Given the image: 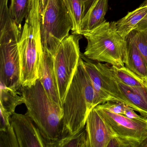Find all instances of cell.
Returning <instances> with one entry per match:
<instances>
[{
    "label": "cell",
    "mask_w": 147,
    "mask_h": 147,
    "mask_svg": "<svg viewBox=\"0 0 147 147\" xmlns=\"http://www.w3.org/2000/svg\"><path fill=\"white\" fill-rule=\"evenodd\" d=\"M100 104L80 57L63 104L62 138L75 135L82 130L91 111Z\"/></svg>",
    "instance_id": "6da1fadb"
},
{
    "label": "cell",
    "mask_w": 147,
    "mask_h": 147,
    "mask_svg": "<svg viewBox=\"0 0 147 147\" xmlns=\"http://www.w3.org/2000/svg\"><path fill=\"white\" fill-rule=\"evenodd\" d=\"M28 115L39 129L46 142V147L62 137V107L53 101L39 79L31 86H21L20 90Z\"/></svg>",
    "instance_id": "7a4b0ae2"
},
{
    "label": "cell",
    "mask_w": 147,
    "mask_h": 147,
    "mask_svg": "<svg viewBox=\"0 0 147 147\" xmlns=\"http://www.w3.org/2000/svg\"><path fill=\"white\" fill-rule=\"evenodd\" d=\"M8 1L0 2L1 85L20 91V63L18 43L22 29L11 16Z\"/></svg>",
    "instance_id": "3957f363"
},
{
    "label": "cell",
    "mask_w": 147,
    "mask_h": 147,
    "mask_svg": "<svg viewBox=\"0 0 147 147\" xmlns=\"http://www.w3.org/2000/svg\"><path fill=\"white\" fill-rule=\"evenodd\" d=\"M39 0H32L18 43L22 86H31L39 79L43 54Z\"/></svg>",
    "instance_id": "277c9868"
},
{
    "label": "cell",
    "mask_w": 147,
    "mask_h": 147,
    "mask_svg": "<svg viewBox=\"0 0 147 147\" xmlns=\"http://www.w3.org/2000/svg\"><path fill=\"white\" fill-rule=\"evenodd\" d=\"M87 41L83 55L92 61L118 67L125 66L126 38L118 32L115 22L106 20L82 34Z\"/></svg>",
    "instance_id": "5b68a950"
},
{
    "label": "cell",
    "mask_w": 147,
    "mask_h": 147,
    "mask_svg": "<svg viewBox=\"0 0 147 147\" xmlns=\"http://www.w3.org/2000/svg\"><path fill=\"white\" fill-rule=\"evenodd\" d=\"M41 42L43 51L54 56L61 42L69 36L72 20L63 0H49L41 18Z\"/></svg>",
    "instance_id": "8992f818"
},
{
    "label": "cell",
    "mask_w": 147,
    "mask_h": 147,
    "mask_svg": "<svg viewBox=\"0 0 147 147\" xmlns=\"http://www.w3.org/2000/svg\"><path fill=\"white\" fill-rule=\"evenodd\" d=\"M81 38V35H69L60 43L53 56L54 69L62 107L80 59V40Z\"/></svg>",
    "instance_id": "52a82bcc"
},
{
    "label": "cell",
    "mask_w": 147,
    "mask_h": 147,
    "mask_svg": "<svg viewBox=\"0 0 147 147\" xmlns=\"http://www.w3.org/2000/svg\"><path fill=\"white\" fill-rule=\"evenodd\" d=\"M81 57L100 104L107 101L122 102L136 111L135 107L124 96L115 83L108 63L92 61L82 54Z\"/></svg>",
    "instance_id": "ba28073f"
},
{
    "label": "cell",
    "mask_w": 147,
    "mask_h": 147,
    "mask_svg": "<svg viewBox=\"0 0 147 147\" xmlns=\"http://www.w3.org/2000/svg\"><path fill=\"white\" fill-rule=\"evenodd\" d=\"M115 135L129 142L132 147H147V122L95 107Z\"/></svg>",
    "instance_id": "9c48e42d"
},
{
    "label": "cell",
    "mask_w": 147,
    "mask_h": 147,
    "mask_svg": "<svg viewBox=\"0 0 147 147\" xmlns=\"http://www.w3.org/2000/svg\"><path fill=\"white\" fill-rule=\"evenodd\" d=\"M19 147H46V142L36 125L26 114L14 113L10 119Z\"/></svg>",
    "instance_id": "30bf717a"
},
{
    "label": "cell",
    "mask_w": 147,
    "mask_h": 147,
    "mask_svg": "<svg viewBox=\"0 0 147 147\" xmlns=\"http://www.w3.org/2000/svg\"><path fill=\"white\" fill-rule=\"evenodd\" d=\"M86 125L88 147H107L111 138L115 136L95 107L88 114Z\"/></svg>",
    "instance_id": "8fae6325"
},
{
    "label": "cell",
    "mask_w": 147,
    "mask_h": 147,
    "mask_svg": "<svg viewBox=\"0 0 147 147\" xmlns=\"http://www.w3.org/2000/svg\"><path fill=\"white\" fill-rule=\"evenodd\" d=\"M39 80L51 98L62 107L54 69V57L47 51H43L39 69Z\"/></svg>",
    "instance_id": "7c38bea8"
},
{
    "label": "cell",
    "mask_w": 147,
    "mask_h": 147,
    "mask_svg": "<svg viewBox=\"0 0 147 147\" xmlns=\"http://www.w3.org/2000/svg\"><path fill=\"white\" fill-rule=\"evenodd\" d=\"M109 68L112 77L120 92L135 107L137 112L141 116L147 117V88L133 87L125 85L114 76L110 67Z\"/></svg>",
    "instance_id": "4fadbf2b"
},
{
    "label": "cell",
    "mask_w": 147,
    "mask_h": 147,
    "mask_svg": "<svg viewBox=\"0 0 147 147\" xmlns=\"http://www.w3.org/2000/svg\"><path fill=\"white\" fill-rule=\"evenodd\" d=\"M108 8V0H94L81 22V35L88 32L106 21L105 16Z\"/></svg>",
    "instance_id": "5bb4252c"
},
{
    "label": "cell",
    "mask_w": 147,
    "mask_h": 147,
    "mask_svg": "<svg viewBox=\"0 0 147 147\" xmlns=\"http://www.w3.org/2000/svg\"><path fill=\"white\" fill-rule=\"evenodd\" d=\"M126 40L125 66L138 75L147 80V63L146 61L129 35Z\"/></svg>",
    "instance_id": "9a60e30c"
},
{
    "label": "cell",
    "mask_w": 147,
    "mask_h": 147,
    "mask_svg": "<svg viewBox=\"0 0 147 147\" xmlns=\"http://www.w3.org/2000/svg\"><path fill=\"white\" fill-rule=\"evenodd\" d=\"M147 14V0L139 7L129 12L123 18L115 22L116 28L119 35L126 38L129 34L137 28L139 23Z\"/></svg>",
    "instance_id": "2e32d148"
},
{
    "label": "cell",
    "mask_w": 147,
    "mask_h": 147,
    "mask_svg": "<svg viewBox=\"0 0 147 147\" xmlns=\"http://www.w3.org/2000/svg\"><path fill=\"white\" fill-rule=\"evenodd\" d=\"M73 24L71 31L74 34L81 35V24L94 0H63Z\"/></svg>",
    "instance_id": "e0dca14e"
},
{
    "label": "cell",
    "mask_w": 147,
    "mask_h": 147,
    "mask_svg": "<svg viewBox=\"0 0 147 147\" xmlns=\"http://www.w3.org/2000/svg\"><path fill=\"white\" fill-rule=\"evenodd\" d=\"M0 110L11 116L18 106L24 104L22 94L18 91L1 85Z\"/></svg>",
    "instance_id": "ac0fdd59"
},
{
    "label": "cell",
    "mask_w": 147,
    "mask_h": 147,
    "mask_svg": "<svg viewBox=\"0 0 147 147\" xmlns=\"http://www.w3.org/2000/svg\"><path fill=\"white\" fill-rule=\"evenodd\" d=\"M114 76L127 86L133 87L147 88V80L142 78L125 66L118 67L109 65Z\"/></svg>",
    "instance_id": "d6986e66"
},
{
    "label": "cell",
    "mask_w": 147,
    "mask_h": 147,
    "mask_svg": "<svg viewBox=\"0 0 147 147\" xmlns=\"http://www.w3.org/2000/svg\"><path fill=\"white\" fill-rule=\"evenodd\" d=\"M32 3V0H11L9 7L11 16L20 29L23 20L30 13Z\"/></svg>",
    "instance_id": "ffe728a7"
},
{
    "label": "cell",
    "mask_w": 147,
    "mask_h": 147,
    "mask_svg": "<svg viewBox=\"0 0 147 147\" xmlns=\"http://www.w3.org/2000/svg\"><path fill=\"white\" fill-rule=\"evenodd\" d=\"M88 147L87 135L86 129L73 136L61 138L52 144L50 147Z\"/></svg>",
    "instance_id": "44dd1931"
},
{
    "label": "cell",
    "mask_w": 147,
    "mask_h": 147,
    "mask_svg": "<svg viewBox=\"0 0 147 147\" xmlns=\"http://www.w3.org/2000/svg\"><path fill=\"white\" fill-rule=\"evenodd\" d=\"M129 35L147 63V22L139 23L137 28Z\"/></svg>",
    "instance_id": "7402d4cb"
},
{
    "label": "cell",
    "mask_w": 147,
    "mask_h": 147,
    "mask_svg": "<svg viewBox=\"0 0 147 147\" xmlns=\"http://www.w3.org/2000/svg\"><path fill=\"white\" fill-rule=\"evenodd\" d=\"M0 147H19L18 142L11 125L0 129Z\"/></svg>",
    "instance_id": "603a6c76"
},
{
    "label": "cell",
    "mask_w": 147,
    "mask_h": 147,
    "mask_svg": "<svg viewBox=\"0 0 147 147\" xmlns=\"http://www.w3.org/2000/svg\"><path fill=\"white\" fill-rule=\"evenodd\" d=\"M96 107L105 109L113 113L124 115L125 110L131 107L122 102L107 101L103 104L98 105Z\"/></svg>",
    "instance_id": "cb8c5ba5"
},
{
    "label": "cell",
    "mask_w": 147,
    "mask_h": 147,
    "mask_svg": "<svg viewBox=\"0 0 147 147\" xmlns=\"http://www.w3.org/2000/svg\"><path fill=\"white\" fill-rule=\"evenodd\" d=\"M132 147V146L129 142L115 135L111 138L107 146V147Z\"/></svg>",
    "instance_id": "d4e9b609"
},
{
    "label": "cell",
    "mask_w": 147,
    "mask_h": 147,
    "mask_svg": "<svg viewBox=\"0 0 147 147\" xmlns=\"http://www.w3.org/2000/svg\"><path fill=\"white\" fill-rule=\"evenodd\" d=\"M49 1V0H39V12L41 18H42L44 14Z\"/></svg>",
    "instance_id": "484cf974"
},
{
    "label": "cell",
    "mask_w": 147,
    "mask_h": 147,
    "mask_svg": "<svg viewBox=\"0 0 147 147\" xmlns=\"http://www.w3.org/2000/svg\"><path fill=\"white\" fill-rule=\"evenodd\" d=\"M147 22V14L145 16L144 18L142 20V21L140 22V23H142V22Z\"/></svg>",
    "instance_id": "4316f807"
}]
</instances>
